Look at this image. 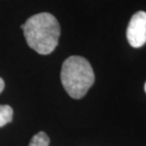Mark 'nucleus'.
I'll return each instance as SVG.
<instances>
[{
    "label": "nucleus",
    "instance_id": "1",
    "mask_svg": "<svg viewBox=\"0 0 146 146\" xmlns=\"http://www.w3.org/2000/svg\"><path fill=\"white\" fill-rule=\"evenodd\" d=\"M30 48L40 55H49L56 49L60 36V27L54 15L41 12L29 17L21 26Z\"/></svg>",
    "mask_w": 146,
    "mask_h": 146
},
{
    "label": "nucleus",
    "instance_id": "2",
    "mask_svg": "<svg viewBox=\"0 0 146 146\" xmlns=\"http://www.w3.org/2000/svg\"><path fill=\"white\" fill-rule=\"evenodd\" d=\"M60 79L64 90L74 99L84 97L94 83L92 65L85 58L71 56L61 67Z\"/></svg>",
    "mask_w": 146,
    "mask_h": 146
},
{
    "label": "nucleus",
    "instance_id": "3",
    "mask_svg": "<svg viewBox=\"0 0 146 146\" xmlns=\"http://www.w3.org/2000/svg\"><path fill=\"white\" fill-rule=\"evenodd\" d=\"M126 38L129 44L139 48L146 43V12L139 11L130 19L126 29Z\"/></svg>",
    "mask_w": 146,
    "mask_h": 146
},
{
    "label": "nucleus",
    "instance_id": "4",
    "mask_svg": "<svg viewBox=\"0 0 146 146\" xmlns=\"http://www.w3.org/2000/svg\"><path fill=\"white\" fill-rule=\"evenodd\" d=\"M13 117V110L8 105H0V127L11 123Z\"/></svg>",
    "mask_w": 146,
    "mask_h": 146
},
{
    "label": "nucleus",
    "instance_id": "5",
    "mask_svg": "<svg viewBox=\"0 0 146 146\" xmlns=\"http://www.w3.org/2000/svg\"><path fill=\"white\" fill-rule=\"evenodd\" d=\"M49 142H50L49 137L46 133L42 131L32 137L29 146H49Z\"/></svg>",
    "mask_w": 146,
    "mask_h": 146
},
{
    "label": "nucleus",
    "instance_id": "6",
    "mask_svg": "<svg viewBox=\"0 0 146 146\" xmlns=\"http://www.w3.org/2000/svg\"><path fill=\"white\" fill-rule=\"evenodd\" d=\"M5 88V83H4V80H3L1 77H0V94L3 92V90Z\"/></svg>",
    "mask_w": 146,
    "mask_h": 146
},
{
    "label": "nucleus",
    "instance_id": "7",
    "mask_svg": "<svg viewBox=\"0 0 146 146\" xmlns=\"http://www.w3.org/2000/svg\"><path fill=\"white\" fill-rule=\"evenodd\" d=\"M144 91H145V92H146V82H145V84H144Z\"/></svg>",
    "mask_w": 146,
    "mask_h": 146
}]
</instances>
